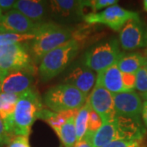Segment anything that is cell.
I'll list each match as a JSON object with an SVG mask.
<instances>
[{
	"mask_svg": "<svg viewBox=\"0 0 147 147\" xmlns=\"http://www.w3.org/2000/svg\"><path fill=\"white\" fill-rule=\"evenodd\" d=\"M96 83L100 84L112 94L127 92L123 83V73L117 64L97 73Z\"/></svg>",
	"mask_w": 147,
	"mask_h": 147,
	"instance_id": "16",
	"label": "cell"
},
{
	"mask_svg": "<svg viewBox=\"0 0 147 147\" xmlns=\"http://www.w3.org/2000/svg\"><path fill=\"white\" fill-rule=\"evenodd\" d=\"M75 115L69 118L62 126L55 131L65 147H74L78 141L75 127Z\"/></svg>",
	"mask_w": 147,
	"mask_h": 147,
	"instance_id": "20",
	"label": "cell"
},
{
	"mask_svg": "<svg viewBox=\"0 0 147 147\" xmlns=\"http://www.w3.org/2000/svg\"><path fill=\"white\" fill-rule=\"evenodd\" d=\"M7 147H30L29 142V137H25V136L13 137L7 144Z\"/></svg>",
	"mask_w": 147,
	"mask_h": 147,
	"instance_id": "27",
	"label": "cell"
},
{
	"mask_svg": "<svg viewBox=\"0 0 147 147\" xmlns=\"http://www.w3.org/2000/svg\"><path fill=\"white\" fill-rule=\"evenodd\" d=\"M0 69L6 71L29 69L35 72L32 59L24 43H0Z\"/></svg>",
	"mask_w": 147,
	"mask_h": 147,
	"instance_id": "8",
	"label": "cell"
},
{
	"mask_svg": "<svg viewBox=\"0 0 147 147\" xmlns=\"http://www.w3.org/2000/svg\"><path fill=\"white\" fill-rule=\"evenodd\" d=\"M77 110L66 111V112H54L48 109L43 108L39 114L38 119L45 121L54 131H56L68 120L69 118L75 115Z\"/></svg>",
	"mask_w": 147,
	"mask_h": 147,
	"instance_id": "19",
	"label": "cell"
},
{
	"mask_svg": "<svg viewBox=\"0 0 147 147\" xmlns=\"http://www.w3.org/2000/svg\"><path fill=\"white\" fill-rule=\"evenodd\" d=\"M119 43L126 51L147 47V28L140 16L130 19L121 29Z\"/></svg>",
	"mask_w": 147,
	"mask_h": 147,
	"instance_id": "9",
	"label": "cell"
},
{
	"mask_svg": "<svg viewBox=\"0 0 147 147\" xmlns=\"http://www.w3.org/2000/svg\"><path fill=\"white\" fill-rule=\"evenodd\" d=\"M2 18V17H1ZM1 18H0V23H1Z\"/></svg>",
	"mask_w": 147,
	"mask_h": 147,
	"instance_id": "38",
	"label": "cell"
},
{
	"mask_svg": "<svg viewBox=\"0 0 147 147\" xmlns=\"http://www.w3.org/2000/svg\"><path fill=\"white\" fill-rule=\"evenodd\" d=\"M142 119L144 123V125L147 129V101L143 102V106H142Z\"/></svg>",
	"mask_w": 147,
	"mask_h": 147,
	"instance_id": "32",
	"label": "cell"
},
{
	"mask_svg": "<svg viewBox=\"0 0 147 147\" xmlns=\"http://www.w3.org/2000/svg\"><path fill=\"white\" fill-rule=\"evenodd\" d=\"M8 71H6V70H3L2 69H0V88H1V85H2V83L3 81V79L5 78V76L7 75Z\"/></svg>",
	"mask_w": 147,
	"mask_h": 147,
	"instance_id": "33",
	"label": "cell"
},
{
	"mask_svg": "<svg viewBox=\"0 0 147 147\" xmlns=\"http://www.w3.org/2000/svg\"><path fill=\"white\" fill-rule=\"evenodd\" d=\"M143 6H144V9L147 11V0H145L143 2Z\"/></svg>",
	"mask_w": 147,
	"mask_h": 147,
	"instance_id": "36",
	"label": "cell"
},
{
	"mask_svg": "<svg viewBox=\"0 0 147 147\" xmlns=\"http://www.w3.org/2000/svg\"><path fill=\"white\" fill-rule=\"evenodd\" d=\"M92 110L100 116L103 123L116 115L113 94L96 82L94 88L88 97Z\"/></svg>",
	"mask_w": 147,
	"mask_h": 147,
	"instance_id": "11",
	"label": "cell"
},
{
	"mask_svg": "<svg viewBox=\"0 0 147 147\" xmlns=\"http://www.w3.org/2000/svg\"><path fill=\"white\" fill-rule=\"evenodd\" d=\"M21 95L10 94L0 92V117L4 121L14 114L16 105Z\"/></svg>",
	"mask_w": 147,
	"mask_h": 147,
	"instance_id": "21",
	"label": "cell"
},
{
	"mask_svg": "<svg viewBox=\"0 0 147 147\" xmlns=\"http://www.w3.org/2000/svg\"><path fill=\"white\" fill-rule=\"evenodd\" d=\"M72 37V31L69 29L56 23L43 22L35 38L31 41L30 51L33 58L36 61H41L47 53L73 39Z\"/></svg>",
	"mask_w": 147,
	"mask_h": 147,
	"instance_id": "3",
	"label": "cell"
},
{
	"mask_svg": "<svg viewBox=\"0 0 147 147\" xmlns=\"http://www.w3.org/2000/svg\"><path fill=\"white\" fill-rule=\"evenodd\" d=\"M86 7L84 0H53L49 1V11L59 17L84 16Z\"/></svg>",
	"mask_w": 147,
	"mask_h": 147,
	"instance_id": "17",
	"label": "cell"
},
{
	"mask_svg": "<svg viewBox=\"0 0 147 147\" xmlns=\"http://www.w3.org/2000/svg\"><path fill=\"white\" fill-rule=\"evenodd\" d=\"M136 88L141 93L147 92V70L142 66L136 73Z\"/></svg>",
	"mask_w": 147,
	"mask_h": 147,
	"instance_id": "25",
	"label": "cell"
},
{
	"mask_svg": "<svg viewBox=\"0 0 147 147\" xmlns=\"http://www.w3.org/2000/svg\"><path fill=\"white\" fill-rule=\"evenodd\" d=\"M16 3L15 0H0V10L2 11H9L14 9Z\"/></svg>",
	"mask_w": 147,
	"mask_h": 147,
	"instance_id": "31",
	"label": "cell"
},
{
	"mask_svg": "<svg viewBox=\"0 0 147 147\" xmlns=\"http://www.w3.org/2000/svg\"><path fill=\"white\" fill-rule=\"evenodd\" d=\"M3 11L0 10V18H1L2 16H3Z\"/></svg>",
	"mask_w": 147,
	"mask_h": 147,
	"instance_id": "37",
	"label": "cell"
},
{
	"mask_svg": "<svg viewBox=\"0 0 147 147\" xmlns=\"http://www.w3.org/2000/svg\"><path fill=\"white\" fill-rule=\"evenodd\" d=\"M143 56H144V57H145V60H146V61H145V68L147 70V49L145 51V53H143Z\"/></svg>",
	"mask_w": 147,
	"mask_h": 147,
	"instance_id": "34",
	"label": "cell"
},
{
	"mask_svg": "<svg viewBox=\"0 0 147 147\" xmlns=\"http://www.w3.org/2000/svg\"><path fill=\"white\" fill-rule=\"evenodd\" d=\"M141 141H115L102 147H142Z\"/></svg>",
	"mask_w": 147,
	"mask_h": 147,
	"instance_id": "28",
	"label": "cell"
},
{
	"mask_svg": "<svg viewBox=\"0 0 147 147\" xmlns=\"http://www.w3.org/2000/svg\"><path fill=\"white\" fill-rule=\"evenodd\" d=\"M103 122L100 117L93 110H91L88 119V125H87V131L88 133L95 135V133L98 131L102 125Z\"/></svg>",
	"mask_w": 147,
	"mask_h": 147,
	"instance_id": "24",
	"label": "cell"
},
{
	"mask_svg": "<svg viewBox=\"0 0 147 147\" xmlns=\"http://www.w3.org/2000/svg\"><path fill=\"white\" fill-rule=\"evenodd\" d=\"M141 96L145 100V101H147V92H146V93H141Z\"/></svg>",
	"mask_w": 147,
	"mask_h": 147,
	"instance_id": "35",
	"label": "cell"
},
{
	"mask_svg": "<svg viewBox=\"0 0 147 147\" xmlns=\"http://www.w3.org/2000/svg\"><path fill=\"white\" fill-rule=\"evenodd\" d=\"M146 128L140 118L116 115L112 119L102 123L93 137V147H102L115 141H142Z\"/></svg>",
	"mask_w": 147,
	"mask_h": 147,
	"instance_id": "2",
	"label": "cell"
},
{
	"mask_svg": "<svg viewBox=\"0 0 147 147\" xmlns=\"http://www.w3.org/2000/svg\"><path fill=\"white\" fill-rule=\"evenodd\" d=\"M96 74L86 65H77L69 71L64 79V84H67L79 90L88 97L90 92L94 88Z\"/></svg>",
	"mask_w": 147,
	"mask_h": 147,
	"instance_id": "13",
	"label": "cell"
},
{
	"mask_svg": "<svg viewBox=\"0 0 147 147\" xmlns=\"http://www.w3.org/2000/svg\"><path fill=\"white\" fill-rule=\"evenodd\" d=\"M42 23H36L24 16L20 11L12 9L7 11L1 18L0 33L36 34Z\"/></svg>",
	"mask_w": 147,
	"mask_h": 147,
	"instance_id": "10",
	"label": "cell"
},
{
	"mask_svg": "<svg viewBox=\"0 0 147 147\" xmlns=\"http://www.w3.org/2000/svg\"><path fill=\"white\" fill-rule=\"evenodd\" d=\"M34 84V71L17 69L7 72L3 79L0 92L10 94L21 95L30 90Z\"/></svg>",
	"mask_w": 147,
	"mask_h": 147,
	"instance_id": "12",
	"label": "cell"
},
{
	"mask_svg": "<svg viewBox=\"0 0 147 147\" xmlns=\"http://www.w3.org/2000/svg\"><path fill=\"white\" fill-rule=\"evenodd\" d=\"M88 96L67 84L52 87L44 93L42 102L48 110L54 112H66L80 109L86 103Z\"/></svg>",
	"mask_w": 147,
	"mask_h": 147,
	"instance_id": "5",
	"label": "cell"
},
{
	"mask_svg": "<svg viewBox=\"0 0 147 147\" xmlns=\"http://www.w3.org/2000/svg\"><path fill=\"white\" fill-rule=\"evenodd\" d=\"M93 137L94 135L86 132L84 137L80 141L76 142L74 147H93V143H92Z\"/></svg>",
	"mask_w": 147,
	"mask_h": 147,
	"instance_id": "30",
	"label": "cell"
},
{
	"mask_svg": "<svg viewBox=\"0 0 147 147\" xmlns=\"http://www.w3.org/2000/svg\"><path fill=\"white\" fill-rule=\"evenodd\" d=\"M86 7H89L92 12H98V11L105 9L108 7L118 4L117 0H84Z\"/></svg>",
	"mask_w": 147,
	"mask_h": 147,
	"instance_id": "23",
	"label": "cell"
},
{
	"mask_svg": "<svg viewBox=\"0 0 147 147\" xmlns=\"http://www.w3.org/2000/svg\"><path fill=\"white\" fill-rule=\"evenodd\" d=\"M113 96L117 115L131 118L142 116L143 102L141 96L135 92L113 94Z\"/></svg>",
	"mask_w": 147,
	"mask_h": 147,
	"instance_id": "14",
	"label": "cell"
},
{
	"mask_svg": "<svg viewBox=\"0 0 147 147\" xmlns=\"http://www.w3.org/2000/svg\"><path fill=\"white\" fill-rule=\"evenodd\" d=\"M123 55L116 39L96 45L85 54V65L96 72H100L117 64Z\"/></svg>",
	"mask_w": 147,
	"mask_h": 147,
	"instance_id": "6",
	"label": "cell"
},
{
	"mask_svg": "<svg viewBox=\"0 0 147 147\" xmlns=\"http://www.w3.org/2000/svg\"><path fill=\"white\" fill-rule=\"evenodd\" d=\"M11 138L12 137H11L6 130L4 122L3 120V119L0 117V147H3L5 145L7 146V144L9 143Z\"/></svg>",
	"mask_w": 147,
	"mask_h": 147,
	"instance_id": "29",
	"label": "cell"
},
{
	"mask_svg": "<svg viewBox=\"0 0 147 147\" xmlns=\"http://www.w3.org/2000/svg\"><path fill=\"white\" fill-rule=\"evenodd\" d=\"M123 83L127 92H133L136 88V74L123 73Z\"/></svg>",
	"mask_w": 147,
	"mask_h": 147,
	"instance_id": "26",
	"label": "cell"
},
{
	"mask_svg": "<svg viewBox=\"0 0 147 147\" xmlns=\"http://www.w3.org/2000/svg\"><path fill=\"white\" fill-rule=\"evenodd\" d=\"M145 57L143 54L133 53L130 54H124L117 62V65L122 73L136 74L145 65Z\"/></svg>",
	"mask_w": 147,
	"mask_h": 147,
	"instance_id": "18",
	"label": "cell"
},
{
	"mask_svg": "<svg viewBox=\"0 0 147 147\" xmlns=\"http://www.w3.org/2000/svg\"><path fill=\"white\" fill-rule=\"evenodd\" d=\"M42 99L34 88L21 95L12 116L4 120L7 131L11 137H29L31 127L43 109Z\"/></svg>",
	"mask_w": 147,
	"mask_h": 147,
	"instance_id": "1",
	"label": "cell"
},
{
	"mask_svg": "<svg viewBox=\"0 0 147 147\" xmlns=\"http://www.w3.org/2000/svg\"><path fill=\"white\" fill-rule=\"evenodd\" d=\"M91 110H92V107L90 105L89 101L88 100H87L86 103L80 109L78 110L75 115V127H76L78 141H80L84 137L87 131L88 119V115H89V112Z\"/></svg>",
	"mask_w": 147,
	"mask_h": 147,
	"instance_id": "22",
	"label": "cell"
},
{
	"mask_svg": "<svg viewBox=\"0 0 147 147\" xmlns=\"http://www.w3.org/2000/svg\"><path fill=\"white\" fill-rule=\"evenodd\" d=\"M139 16L136 11L127 10L119 4L110 6L98 12H90L84 16L88 24H102L115 31H120L127 21Z\"/></svg>",
	"mask_w": 147,
	"mask_h": 147,
	"instance_id": "7",
	"label": "cell"
},
{
	"mask_svg": "<svg viewBox=\"0 0 147 147\" xmlns=\"http://www.w3.org/2000/svg\"><path fill=\"white\" fill-rule=\"evenodd\" d=\"M14 9L36 23L45 22L49 11V2L42 0H17Z\"/></svg>",
	"mask_w": 147,
	"mask_h": 147,
	"instance_id": "15",
	"label": "cell"
},
{
	"mask_svg": "<svg viewBox=\"0 0 147 147\" xmlns=\"http://www.w3.org/2000/svg\"><path fill=\"white\" fill-rule=\"evenodd\" d=\"M79 48L78 40L73 38L44 56L38 66L39 75L42 81H49L62 73L76 57Z\"/></svg>",
	"mask_w": 147,
	"mask_h": 147,
	"instance_id": "4",
	"label": "cell"
}]
</instances>
